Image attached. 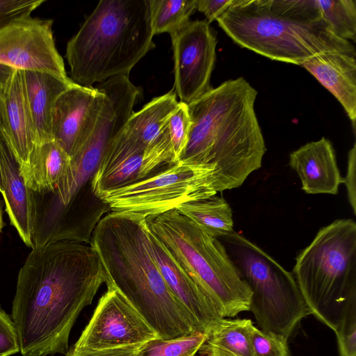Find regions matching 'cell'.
<instances>
[{"label":"cell","mask_w":356,"mask_h":356,"mask_svg":"<svg viewBox=\"0 0 356 356\" xmlns=\"http://www.w3.org/2000/svg\"><path fill=\"white\" fill-rule=\"evenodd\" d=\"M107 277L92 247L61 240L33 246L12 302L22 356L66 355L71 330Z\"/></svg>","instance_id":"6da1fadb"},{"label":"cell","mask_w":356,"mask_h":356,"mask_svg":"<svg viewBox=\"0 0 356 356\" xmlns=\"http://www.w3.org/2000/svg\"><path fill=\"white\" fill-rule=\"evenodd\" d=\"M244 78L222 82L188 104L191 128L179 161L213 169L217 192L240 187L261 167L266 147Z\"/></svg>","instance_id":"7a4b0ae2"},{"label":"cell","mask_w":356,"mask_h":356,"mask_svg":"<svg viewBox=\"0 0 356 356\" xmlns=\"http://www.w3.org/2000/svg\"><path fill=\"white\" fill-rule=\"evenodd\" d=\"M91 246L104 268L106 284L119 291L160 339L202 332L163 279L150 250L144 216L106 214L95 229Z\"/></svg>","instance_id":"3957f363"},{"label":"cell","mask_w":356,"mask_h":356,"mask_svg":"<svg viewBox=\"0 0 356 356\" xmlns=\"http://www.w3.org/2000/svg\"><path fill=\"white\" fill-rule=\"evenodd\" d=\"M216 21L240 47L277 61L301 65L325 52L356 55L330 29L316 0H233Z\"/></svg>","instance_id":"277c9868"},{"label":"cell","mask_w":356,"mask_h":356,"mask_svg":"<svg viewBox=\"0 0 356 356\" xmlns=\"http://www.w3.org/2000/svg\"><path fill=\"white\" fill-rule=\"evenodd\" d=\"M148 0H102L68 41L70 79L92 87L126 75L151 49Z\"/></svg>","instance_id":"5b68a950"},{"label":"cell","mask_w":356,"mask_h":356,"mask_svg":"<svg viewBox=\"0 0 356 356\" xmlns=\"http://www.w3.org/2000/svg\"><path fill=\"white\" fill-rule=\"evenodd\" d=\"M292 273L311 314L335 332L356 306L355 221L338 219L320 229Z\"/></svg>","instance_id":"8992f818"},{"label":"cell","mask_w":356,"mask_h":356,"mask_svg":"<svg viewBox=\"0 0 356 356\" xmlns=\"http://www.w3.org/2000/svg\"><path fill=\"white\" fill-rule=\"evenodd\" d=\"M146 220L149 230L199 284L223 318L249 311L251 291L218 238L177 209Z\"/></svg>","instance_id":"52a82bcc"},{"label":"cell","mask_w":356,"mask_h":356,"mask_svg":"<svg viewBox=\"0 0 356 356\" xmlns=\"http://www.w3.org/2000/svg\"><path fill=\"white\" fill-rule=\"evenodd\" d=\"M106 100L92 134L70 158L68 170L51 191L29 189L33 225L44 229L54 224L81 195L95 172L105 150L133 114L140 89L122 75L96 87Z\"/></svg>","instance_id":"ba28073f"},{"label":"cell","mask_w":356,"mask_h":356,"mask_svg":"<svg viewBox=\"0 0 356 356\" xmlns=\"http://www.w3.org/2000/svg\"><path fill=\"white\" fill-rule=\"evenodd\" d=\"M218 239L251 291L249 311L259 330L288 340L311 314L293 273L234 230Z\"/></svg>","instance_id":"9c48e42d"},{"label":"cell","mask_w":356,"mask_h":356,"mask_svg":"<svg viewBox=\"0 0 356 356\" xmlns=\"http://www.w3.org/2000/svg\"><path fill=\"white\" fill-rule=\"evenodd\" d=\"M217 193L213 169L179 161L98 199L112 211L131 212L147 218Z\"/></svg>","instance_id":"30bf717a"},{"label":"cell","mask_w":356,"mask_h":356,"mask_svg":"<svg viewBox=\"0 0 356 356\" xmlns=\"http://www.w3.org/2000/svg\"><path fill=\"white\" fill-rule=\"evenodd\" d=\"M106 286L72 349L104 350L144 344L160 339L154 329L119 291L112 285Z\"/></svg>","instance_id":"8fae6325"},{"label":"cell","mask_w":356,"mask_h":356,"mask_svg":"<svg viewBox=\"0 0 356 356\" xmlns=\"http://www.w3.org/2000/svg\"><path fill=\"white\" fill-rule=\"evenodd\" d=\"M175 92L186 104L210 90L214 68L216 35L206 20L190 22L171 38Z\"/></svg>","instance_id":"7c38bea8"},{"label":"cell","mask_w":356,"mask_h":356,"mask_svg":"<svg viewBox=\"0 0 356 356\" xmlns=\"http://www.w3.org/2000/svg\"><path fill=\"white\" fill-rule=\"evenodd\" d=\"M53 21L27 17L0 31V63L21 70L50 73L64 81L63 59L57 51Z\"/></svg>","instance_id":"4fadbf2b"},{"label":"cell","mask_w":356,"mask_h":356,"mask_svg":"<svg viewBox=\"0 0 356 356\" xmlns=\"http://www.w3.org/2000/svg\"><path fill=\"white\" fill-rule=\"evenodd\" d=\"M106 100L96 88L75 84L56 101L51 118V140L72 157L89 138Z\"/></svg>","instance_id":"5bb4252c"},{"label":"cell","mask_w":356,"mask_h":356,"mask_svg":"<svg viewBox=\"0 0 356 356\" xmlns=\"http://www.w3.org/2000/svg\"><path fill=\"white\" fill-rule=\"evenodd\" d=\"M148 238L154 259L168 287L205 332L223 317L199 284L149 229Z\"/></svg>","instance_id":"9a60e30c"},{"label":"cell","mask_w":356,"mask_h":356,"mask_svg":"<svg viewBox=\"0 0 356 356\" xmlns=\"http://www.w3.org/2000/svg\"><path fill=\"white\" fill-rule=\"evenodd\" d=\"M145 149L141 143L122 129L106 147L91 178L93 195L98 198L140 180Z\"/></svg>","instance_id":"2e32d148"},{"label":"cell","mask_w":356,"mask_h":356,"mask_svg":"<svg viewBox=\"0 0 356 356\" xmlns=\"http://www.w3.org/2000/svg\"><path fill=\"white\" fill-rule=\"evenodd\" d=\"M289 165L307 194L337 195L343 182L332 144L325 137L292 152Z\"/></svg>","instance_id":"e0dca14e"},{"label":"cell","mask_w":356,"mask_h":356,"mask_svg":"<svg viewBox=\"0 0 356 356\" xmlns=\"http://www.w3.org/2000/svg\"><path fill=\"white\" fill-rule=\"evenodd\" d=\"M0 113L6 133L22 172L38 145L29 111L20 70L16 69L0 92Z\"/></svg>","instance_id":"ac0fdd59"},{"label":"cell","mask_w":356,"mask_h":356,"mask_svg":"<svg viewBox=\"0 0 356 356\" xmlns=\"http://www.w3.org/2000/svg\"><path fill=\"white\" fill-rule=\"evenodd\" d=\"M0 164L6 211L25 245L33 248L32 211L27 187L3 122L0 127Z\"/></svg>","instance_id":"d6986e66"},{"label":"cell","mask_w":356,"mask_h":356,"mask_svg":"<svg viewBox=\"0 0 356 356\" xmlns=\"http://www.w3.org/2000/svg\"><path fill=\"white\" fill-rule=\"evenodd\" d=\"M300 66L313 75L341 104L353 129L356 120L355 56L339 51L325 52L305 60Z\"/></svg>","instance_id":"ffe728a7"},{"label":"cell","mask_w":356,"mask_h":356,"mask_svg":"<svg viewBox=\"0 0 356 356\" xmlns=\"http://www.w3.org/2000/svg\"><path fill=\"white\" fill-rule=\"evenodd\" d=\"M20 71L38 145L52 140L51 118L54 104L63 92L76 83L45 72Z\"/></svg>","instance_id":"44dd1931"},{"label":"cell","mask_w":356,"mask_h":356,"mask_svg":"<svg viewBox=\"0 0 356 356\" xmlns=\"http://www.w3.org/2000/svg\"><path fill=\"white\" fill-rule=\"evenodd\" d=\"M70 157L54 140L37 145L28 168L22 172L29 189L33 191H51L67 172Z\"/></svg>","instance_id":"7402d4cb"},{"label":"cell","mask_w":356,"mask_h":356,"mask_svg":"<svg viewBox=\"0 0 356 356\" xmlns=\"http://www.w3.org/2000/svg\"><path fill=\"white\" fill-rule=\"evenodd\" d=\"M250 319L222 318L205 332L207 338L201 350L207 356H253Z\"/></svg>","instance_id":"603a6c76"},{"label":"cell","mask_w":356,"mask_h":356,"mask_svg":"<svg viewBox=\"0 0 356 356\" xmlns=\"http://www.w3.org/2000/svg\"><path fill=\"white\" fill-rule=\"evenodd\" d=\"M178 104L173 90L155 97L142 109L134 112L123 129L146 148L159 135Z\"/></svg>","instance_id":"cb8c5ba5"},{"label":"cell","mask_w":356,"mask_h":356,"mask_svg":"<svg viewBox=\"0 0 356 356\" xmlns=\"http://www.w3.org/2000/svg\"><path fill=\"white\" fill-rule=\"evenodd\" d=\"M177 209L207 234L217 238L234 231L232 211L222 197L216 195L182 204Z\"/></svg>","instance_id":"d4e9b609"},{"label":"cell","mask_w":356,"mask_h":356,"mask_svg":"<svg viewBox=\"0 0 356 356\" xmlns=\"http://www.w3.org/2000/svg\"><path fill=\"white\" fill-rule=\"evenodd\" d=\"M150 24L154 35H177L197 10L196 0H148Z\"/></svg>","instance_id":"484cf974"},{"label":"cell","mask_w":356,"mask_h":356,"mask_svg":"<svg viewBox=\"0 0 356 356\" xmlns=\"http://www.w3.org/2000/svg\"><path fill=\"white\" fill-rule=\"evenodd\" d=\"M322 17L332 32L349 41L356 38L355 0H316Z\"/></svg>","instance_id":"4316f807"},{"label":"cell","mask_w":356,"mask_h":356,"mask_svg":"<svg viewBox=\"0 0 356 356\" xmlns=\"http://www.w3.org/2000/svg\"><path fill=\"white\" fill-rule=\"evenodd\" d=\"M207 338V332H195L171 339H154L146 343L137 356H195Z\"/></svg>","instance_id":"83f0119b"},{"label":"cell","mask_w":356,"mask_h":356,"mask_svg":"<svg viewBox=\"0 0 356 356\" xmlns=\"http://www.w3.org/2000/svg\"><path fill=\"white\" fill-rule=\"evenodd\" d=\"M168 131L175 157L179 159L187 144L191 128L188 104L179 102L166 122Z\"/></svg>","instance_id":"f1b7e54d"},{"label":"cell","mask_w":356,"mask_h":356,"mask_svg":"<svg viewBox=\"0 0 356 356\" xmlns=\"http://www.w3.org/2000/svg\"><path fill=\"white\" fill-rule=\"evenodd\" d=\"M250 337L253 356H290L288 340L282 337L264 332L254 325Z\"/></svg>","instance_id":"f546056e"},{"label":"cell","mask_w":356,"mask_h":356,"mask_svg":"<svg viewBox=\"0 0 356 356\" xmlns=\"http://www.w3.org/2000/svg\"><path fill=\"white\" fill-rule=\"evenodd\" d=\"M45 0H0V31L31 14Z\"/></svg>","instance_id":"4dcf8cb0"},{"label":"cell","mask_w":356,"mask_h":356,"mask_svg":"<svg viewBox=\"0 0 356 356\" xmlns=\"http://www.w3.org/2000/svg\"><path fill=\"white\" fill-rule=\"evenodd\" d=\"M334 332L340 356H356V306L348 310Z\"/></svg>","instance_id":"1f68e13d"},{"label":"cell","mask_w":356,"mask_h":356,"mask_svg":"<svg viewBox=\"0 0 356 356\" xmlns=\"http://www.w3.org/2000/svg\"><path fill=\"white\" fill-rule=\"evenodd\" d=\"M20 352L19 338L12 317L0 307V356Z\"/></svg>","instance_id":"d6a6232c"},{"label":"cell","mask_w":356,"mask_h":356,"mask_svg":"<svg viewBox=\"0 0 356 356\" xmlns=\"http://www.w3.org/2000/svg\"><path fill=\"white\" fill-rule=\"evenodd\" d=\"M342 184H345L347 197L350 207L356 215V145H353L348 153L347 171L343 177Z\"/></svg>","instance_id":"836d02e7"},{"label":"cell","mask_w":356,"mask_h":356,"mask_svg":"<svg viewBox=\"0 0 356 356\" xmlns=\"http://www.w3.org/2000/svg\"><path fill=\"white\" fill-rule=\"evenodd\" d=\"M145 344L96 351L76 350L71 348L65 356H137Z\"/></svg>","instance_id":"e575fe53"},{"label":"cell","mask_w":356,"mask_h":356,"mask_svg":"<svg viewBox=\"0 0 356 356\" xmlns=\"http://www.w3.org/2000/svg\"><path fill=\"white\" fill-rule=\"evenodd\" d=\"M233 0H196L197 10L202 13L210 24L229 8Z\"/></svg>","instance_id":"d590c367"},{"label":"cell","mask_w":356,"mask_h":356,"mask_svg":"<svg viewBox=\"0 0 356 356\" xmlns=\"http://www.w3.org/2000/svg\"><path fill=\"white\" fill-rule=\"evenodd\" d=\"M16 69L0 63V92L3 91Z\"/></svg>","instance_id":"8d00e7d4"},{"label":"cell","mask_w":356,"mask_h":356,"mask_svg":"<svg viewBox=\"0 0 356 356\" xmlns=\"http://www.w3.org/2000/svg\"><path fill=\"white\" fill-rule=\"evenodd\" d=\"M2 124V119L1 115L0 113V127ZM3 178H2V172H1V164H0V193H3Z\"/></svg>","instance_id":"74e56055"},{"label":"cell","mask_w":356,"mask_h":356,"mask_svg":"<svg viewBox=\"0 0 356 356\" xmlns=\"http://www.w3.org/2000/svg\"><path fill=\"white\" fill-rule=\"evenodd\" d=\"M3 225V218H2V211H1V207L0 205V233L1 232Z\"/></svg>","instance_id":"f35d334b"},{"label":"cell","mask_w":356,"mask_h":356,"mask_svg":"<svg viewBox=\"0 0 356 356\" xmlns=\"http://www.w3.org/2000/svg\"><path fill=\"white\" fill-rule=\"evenodd\" d=\"M206 356V355H205Z\"/></svg>","instance_id":"ab89813d"}]
</instances>
